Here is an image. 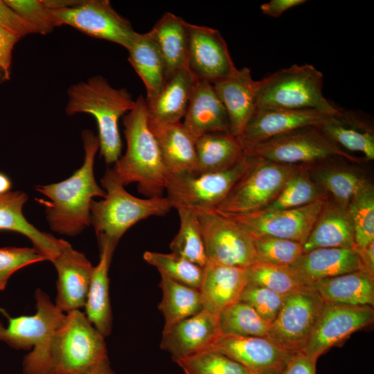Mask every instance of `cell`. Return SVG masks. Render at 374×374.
I'll return each instance as SVG.
<instances>
[{"mask_svg": "<svg viewBox=\"0 0 374 374\" xmlns=\"http://www.w3.org/2000/svg\"><path fill=\"white\" fill-rule=\"evenodd\" d=\"M304 166L258 159L215 210L225 215L261 210L277 196L288 179Z\"/></svg>", "mask_w": 374, "mask_h": 374, "instance_id": "30bf717a", "label": "cell"}, {"mask_svg": "<svg viewBox=\"0 0 374 374\" xmlns=\"http://www.w3.org/2000/svg\"><path fill=\"white\" fill-rule=\"evenodd\" d=\"M290 267L307 286L324 279L362 270L356 247L312 249L303 253Z\"/></svg>", "mask_w": 374, "mask_h": 374, "instance_id": "603a6c76", "label": "cell"}, {"mask_svg": "<svg viewBox=\"0 0 374 374\" xmlns=\"http://www.w3.org/2000/svg\"><path fill=\"white\" fill-rule=\"evenodd\" d=\"M323 73L309 64H294L258 80L257 109H314L337 115L335 107L323 94Z\"/></svg>", "mask_w": 374, "mask_h": 374, "instance_id": "8992f818", "label": "cell"}, {"mask_svg": "<svg viewBox=\"0 0 374 374\" xmlns=\"http://www.w3.org/2000/svg\"><path fill=\"white\" fill-rule=\"evenodd\" d=\"M209 350L227 356L251 374H280L294 353L268 337L224 335Z\"/></svg>", "mask_w": 374, "mask_h": 374, "instance_id": "2e32d148", "label": "cell"}, {"mask_svg": "<svg viewBox=\"0 0 374 374\" xmlns=\"http://www.w3.org/2000/svg\"><path fill=\"white\" fill-rule=\"evenodd\" d=\"M143 259L155 267L161 275L171 280L199 290L203 275V267L173 253H163L147 251Z\"/></svg>", "mask_w": 374, "mask_h": 374, "instance_id": "60d3db41", "label": "cell"}, {"mask_svg": "<svg viewBox=\"0 0 374 374\" xmlns=\"http://www.w3.org/2000/svg\"><path fill=\"white\" fill-rule=\"evenodd\" d=\"M332 116L314 109H256L239 140L242 147L256 144L298 129L319 127Z\"/></svg>", "mask_w": 374, "mask_h": 374, "instance_id": "ffe728a7", "label": "cell"}, {"mask_svg": "<svg viewBox=\"0 0 374 374\" xmlns=\"http://www.w3.org/2000/svg\"><path fill=\"white\" fill-rule=\"evenodd\" d=\"M249 374H251V373H249Z\"/></svg>", "mask_w": 374, "mask_h": 374, "instance_id": "6f0895ef", "label": "cell"}, {"mask_svg": "<svg viewBox=\"0 0 374 374\" xmlns=\"http://www.w3.org/2000/svg\"><path fill=\"white\" fill-rule=\"evenodd\" d=\"M19 39L0 26V84L10 80L12 53Z\"/></svg>", "mask_w": 374, "mask_h": 374, "instance_id": "681fc988", "label": "cell"}, {"mask_svg": "<svg viewBox=\"0 0 374 374\" xmlns=\"http://www.w3.org/2000/svg\"><path fill=\"white\" fill-rule=\"evenodd\" d=\"M373 319L372 306L326 303L302 352L317 359Z\"/></svg>", "mask_w": 374, "mask_h": 374, "instance_id": "9a60e30c", "label": "cell"}, {"mask_svg": "<svg viewBox=\"0 0 374 374\" xmlns=\"http://www.w3.org/2000/svg\"><path fill=\"white\" fill-rule=\"evenodd\" d=\"M325 303L310 286L287 295L267 337L291 352L302 351Z\"/></svg>", "mask_w": 374, "mask_h": 374, "instance_id": "7c38bea8", "label": "cell"}, {"mask_svg": "<svg viewBox=\"0 0 374 374\" xmlns=\"http://www.w3.org/2000/svg\"><path fill=\"white\" fill-rule=\"evenodd\" d=\"M326 200H319L292 209L223 215L241 226L252 238L272 237L303 244Z\"/></svg>", "mask_w": 374, "mask_h": 374, "instance_id": "4fadbf2b", "label": "cell"}, {"mask_svg": "<svg viewBox=\"0 0 374 374\" xmlns=\"http://www.w3.org/2000/svg\"><path fill=\"white\" fill-rule=\"evenodd\" d=\"M256 254V262L290 266L303 253V244L290 240L272 238H253Z\"/></svg>", "mask_w": 374, "mask_h": 374, "instance_id": "ee69618b", "label": "cell"}, {"mask_svg": "<svg viewBox=\"0 0 374 374\" xmlns=\"http://www.w3.org/2000/svg\"><path fill=\"white\" fill-rule=\"evenodd\" d=\"M82 374H116L109 365V359H106Z\"/></svg>", "mask_w": 374, "mask_h": 374, "instance_id": "db71d44e", "label": "cell"}, {"mask_svg": "<svg viewBox=\"0 0 374 374\" xmlns=\"http://www.w3.org/2000/svg\"><path fill=\"white\" fill-rule=\"evenodd\" d=\"M222 335L267 337L270 325L249 304L238 301L218 315Z\"/></svg>", "mask_w": 374, "mask_h": 374, "instance_id": "f35d334b", "label": "cell"}, {"mask_svg": "<svg viewBox=\"0 0 374 374\" xmlns=\"http://www.w3.org/2000/svg\"><path fill=\"white\" fill-rule=\"evenodd\" d=\"M67 95L66 114L86 113L95 118L100 155L107 164L115 163L122 148L118 120L134 107L136 100L126 89L112 87L101 75L70 86Z\"/></svg>", "mask_w": 374, "mask_h": 374, "instance_id": "277c9868", "label": "cell"}, {"mask_svg": "<svg viewBox=\"0 0 374 374\" xmlns=\"http://www.w3.org/2000/svg\"><path fill=\"white\" fill-rule=\"evenodd\" d=\"M334 161L308 166L309 173L329 199L347 208L352 198L368 181L355 168L335 164Z\"/></svg>", "mask_w": 374, "mask_h": 374, "instance_id": "d6a6232c", "label": "cell"}, {"mask_svg": "<svg viewBox=\"0 0 374 374\" xmlns=\"http://www.w3.org/2000/svg\"><path fill=\"white\" fill-rule=\"evenodd\" d=\"M247 284V267L207 262L199 288L203 310L218 316L240 301Z\"/></svg>", "mask_w": 374, "mask_h": 374, "instance_id": "7402d4cb", "label": "cell"}, {"mask_svg": "<svg viewBox=\"0 0 374 374\" xmlns=\"http://www.w3.org/2000/svg\"><path fill=\"white\" fill-rule=\"evenodd\" d=\"M123 123L127 149L112 169L124 186L137 183L139 191L145 196L162 197L170 174L149 127L143 96L137 98L134 107L123 116Z\"/></svg>", "mask_w": 374, "mask_h": 374, "instance_id": "3957f363", "label": "cell"}, {"mask_svg": "<svg viewBox=\"0 0 374 374\" xmlns=\"http://www.w3.org/2000/svg\"><path fill=\"white\" fill-rule=\"evenodd\" d=\"M357 248L374 242V187L368 181L352 198L347 208Z\"/></svg>", "mask_w": 374, "mask_h": 374, "instance_id": "ab89813d", "label": "cell"}, {"mask_svg": "<svg viewBox=\"0 0 374 374\" xmlns=\"http://www.w3.org/2000/svg\"><path fill=\"white\" fill-rule=\"evenodd\" d=\"M196 80L188 68L180 69L167 79L156 98L145 101L150 129L181 122Z\"/></svg>", "mask_w": 374, "mask_h": 374, "instance_id": "d4e9b609", "label": "cell"}, {"mask_svg": "<svg viewBox=\"0 0 374 374\" xmlns=\"http://www.w3.org/2000/svg\"><path fill=\"white\" fill-rule=\"evenodd\" d=\"M82 138L84 159L81 168L62 181L35 188L50 199L39 202L46 206L51 229L70 236L79 234L91 224L93 198L106 197L105 190L98 185L93 173L95 155L100 148L98 138L89 130L82 132Z\"/></svg>", "mask_w": 374, "mask_h": 374, "instance_id": "7a4b0ae2", "label": "cell"}, {"mask_svg": "<svg viewBox=\"0 0 374 374\" xmlns=\"http://www.w3.org/2000/svg\"><path fill=\"white\" fill-rule=\"evenodd\" d=\"M127 51L131 65L145 84V101L149 102L160 93L168 79L163 58L148 32L139 33Z\"/></svg>", "mask_w": 374, "mask_h": 374, "instance_id": "836d02e7", "label": "cell"}, {"mask_svg": "<svg viewBox=\"0 0 374 374\" xmlns=\"http://www.w3.org/2000/svg\"><path fill=\"white\" fill-rule=\"evenodd\" d=\"M50 3L59 26H71L90 37L108 40L127 50L139 35L108 0H51Z\"/></svg>", "mask_w": 374, "mask_h": 374, "instance_id": "9c48e42d", "label": "cell"}, {"mask_svg": "<svg viewBox=\"0 0 374 374\" xmlns=\"http://www.w3.org/2000/svg\"><path fill=\"white\" fill-rule=\"evenodd\" d=\"M257 161L258 158L244 154L234 166L222 171L170 175L166 197L177 210H215Z\"/></svg>", "mask_w": 374, "mask_h": 374, "instance_id": "ba28073f", "label": "cell"}, {"mask_svg": "<svg viewBox=\"0 0 374 374\" xmlns=\"http://www.w3.org/2000/svg\"><path fill=\"white\" fill-rule=\"evenodd\" d=\"M159 286L163 293L159 303V310L164 317L163 332L203 310L199 290L177 283L163 275H161Z\"/></svg>", "mask_w": 374, "mask_h": 374, "instance_id": "d590c367", "label": "cell"}, {"mask_svg": "<svg viewBox=\"0 0 374 374\" xmlns=\"http://www.w3.org/2000/svg\"><path fill=\"white\" fill-rule=\"evenodd\" d=\"M177 211L179 229L170 249L172 253L204 267L207 258L198 215L189 209L180 208Z\"/></svg>", "mask_w": 374, "mask_h": 374, "instance_id": "74e56055", "label": "cell"}, {"mask_svg": "<svg viewBox=\"0 0 374 374\" xmlns=\"http://www.w3.org/2000/svg\"><path fill=\"white\" fill-rule=\"evenodd\" d=\"M106 197L93 200L90 220L98 240L105 238L117 245L123 235L138 222L151 216H161L172 208L166 197L138 198L124 188L113 169H108L101 179Z\"/></svg>", "mask_w": 374, "mask_h": 374, "instance_id": "5b68a950", "label": "cell"}, {"mask_svg": "<svg viewBox=\"0 0 374 374\" xmlns=\"http://www.w3.org/2000/svg\"><path fill=\"white\" fill-rule=\"evenodd\" d=\"M185 374H249L242 365L213 350L175 361Z\"/></svg>", "mask_w": 374, "mask_h": 374, "instance_id": "7bdbcfd3", "label": "cell"}, {"mask_svg": "<svg viewBox=\"0 0 374 374\" xmlns=\"http://www.w3.org/2000/svg\"><path fill=\"white\" fill-rule=\"evenodd\" d=\"M248 283L265 287L283 296L307 287L290 266L256 262L247 267Z\"/></svg>", "mask_w": 374, "mask_h": 374, "instance_id": "b9f144b4", "label": "cell"}, {"mask_svg": "<svg viewBox=\"0 0 374 374\" xmlns=\"http://www.w3.org/2000/svg\"><path fill=\"white\" fill-rule=\"evenodd\" d=\"M328 195L312 179L308 166L293 175L277 196L263 211H275L299 208L319 200H326Z\"/></svg>", "mask_w": 374, "mask_h": 374, "instance_id": "8d00e7d4", "label": "cell"}, {"mask_svg": "<svg viewBox=\"0 0 374 374\" xmlns=\"http://www.w3.org/2000/svg\"><path fill=\"white\" fill-rule=\"evenodd\" d=\"M196 213L207 262L246 268L257 262L253 239L241 226L215 210Z\"/></svg>", "mask_w": 374, "mask_h": 374, "instance_id": "8fae6325", "label": "cell"}, {"mask_svg": "<svg viewBox=\"0 0 374 374\" xmlns=\"http://www.w3.org/2000/svg\"><path fill=\"white\" fill-rule=\"evenodd\" d=\"M182 124L195 141L210 133H230L226 112L211 83L197 79Z\"/></svg>", "mask_w": 374, "mask_h": 374, "instance_id": "cb8c5ba5", "label": "cell"}, {"mask_svg": "<svg viewBox=\"0 0 374 374\" xmlns=\"http://www.w3.org/2000/svg\"><path fill=\"white\" fill-rule=\"evenodd\" d=\"M362 270L374 277V242L364 248H357Z\"/></svg>", "mask_w": 374, "mask_h": 374, "instance_id": "f5cc1de1", "label": "cell"}, {"mask_svg": "<svg viewBox=\"0 0 374 374\" xmlns=\"http://www.w3.org/2000/svg\"><path fill=\"white\" fill-rule=\"evenodd\" d=\"M11 181L5 174L0 172V195L5 194L11 188Z\"/></svg>", "mask_w": 374, "mask_h": 374, "instance_id": "11a10c76", "label": "cell"}, {"mask_svg": "<svg viewBox=\"0 0 374 374\" xmlns=\"http://www.w3.org/2000/svg\"><path fill=\"white\" fill-rule=\"evenodd\" d=\"M310 287L325 303L374 305V277L362 270L324 279Z\"/></svg>", "mask_w": 374, "mask_h": 374, "instance_id": "1f68e13d", "label": "cell"}, {"mask_svg": "<svg viewBox=\"0 0 374 374\" xmlns=\"http://www.w3.org/2000/svg\"><path fill=\"white\" fill-rule=\"evenodd\" d=\"M305 2V0H271L262 4L260 9L266 15L278 17L286 10Z\"/></svg>", "mask_w": 374, "mask_h": 374, "instance_id": "816d5d0a", "label": "cell"}, {"mask_svg": "<svg viewBox=\"0 0 374 374\" xmlns=\"http://www.w3.org/2000/svg\"><path fill=\"white\" fill-rule=\"evenodd\" d=\"M51 262L57 273L55 304L64 313L80 310L86 302L93 266L65 240Z\"/></svg>", "mask_w": 374, "mask_h": 374, "instance_id": "ac0fdd59", "label": "cell"}, {"mask_svg": "<svg viewBox=\"0 0 374 374\" xmlns=\"http://www.w3.org/2000/svg\"><path fill=\"white\" fill-rule=\"evenodd\" d=\"M317 127L326 138L346 152L361 153L366 161L374 159L373 128L363 115L340 109L339 114L332 116Z\"/></svg>", "mask_w": 374, "mask_h": 374, "instance_id": "484cf974", "label": "cell"}, {"mask_svg": "<svg viewBox=\"0 0 374 374\" xmlns=\"http://www.w3.org/2000/svg\"><path fill=\"white\" fill-rule=\"evenodd\" d=\"M0 26L19 38L30 33H37L36 28L20 15L0 0Z\"/></svg>", "mask_w": 374, "mask_h": 374, "instance_id": "c3c4849f", "label": "cell"}, {"mask_svg": "<svg viewBox=\"0 0 374 374\" xmlns=\"http://www.w3.org/2000/svg\"><path fill=\"white\" fill-rule=\"evenodd\" d=\"M188 68L197 80L213 84L237 69L227 44L215 28L188 23Z\"/></svg>", "mask_w": 374, "mask_h": 374, "instance_id": "e0dca14e", "label": "cell"}, {"mask_svg": "<svg viewBox=\"0 0 374 374\" xmlns=\"http://www.w3.org/2000/svg\"><path fill=\"white\" fill-rule=\"evenodd\" d=\"M35 300L34 314L8 317L6 326L0 321V341L15 349H32L30 356L44 350L65 316L42 290H36Z\"/></svg>", "mask_w": 374, "mask_h": 374, "instance_id": "5bb4252c", "label": "cell"}, {"mask_svg": "<svg viewBox=\"0 0 374 374\" xmlns=\"http://www.w3.org/2000/svg\"><path fill=\"white\" fill-rule=\"evenodd\" d=\"M195 175L222 171L234 166L244 154L239 139L231 133L216 132L195 141Z\"/></svg>", "mask_w": 374, "mask_h": 374, "instance_id": "e575fe53", "label": "cell"}, {"mask_svg": "<svg viewBox=\"0 0 374 374\" xmlns=\"http://www.w3.org/2000/svg\"><path fill=\"white\" fill-rule=\"evenodd\" d=\"M354 229L347 208L328 199L306 240L303 253L318 248H355Z\"/></svg>", "mask_w": 374, "mask_h": 374, "instance_id": "f1b7e54d", "label": "cell"}, {"mask_svg": "<svg viewBox=\"0 0 374 374\" xmlns=\"http://www.w3.org/2000/svg\"><path fill=\"white\" fill-rule=\"evenodd\" d=\"M285 297L265 287L248 283L241 294L240 301L251 305L271 326Z\"/></svg>", "mask_w": 374, "mask_h": 374, "instance_id": "f6af8a7d", "label": "cell"}, {"mask_svg": "<svg viewBox=\"0 0 374 374\" xmlns=\"http://www.w3.org/2000/svg\"><path fill=\"white\" fill-rule=\"evenodd\" d=\"M212 84L226 112L230 133L239 139L257 109L258 80L252 78L250 69L243 67Z\"/></svg>", "mask_w": 374, "mask_h": 374, "instance_id": "44dd1931", "label": "cell"}, {"mask_svg": "<svg viewBox=\"0 0 374 374\" xmlns=\"http://www.w3.org/2000/svg\"><path fill=\"white\" fill-rule=\"evenodd\" d=\"M221 335L218 316L202 310L163 332L160 348L175 362L209 350Z\"/></svg>", "mask_w": 374, "mask_h": 374, "instance_id": "d6986e66", "label": "cell"}, {"mask_svg": "<svg viewBox=\"0 0 374 374\" xmlns=\"http://www.w3.org/2000/svg\"><path fill=\"white\" fill-rule=\"evenodd\" d=\"M5 3L34 26L37 33L47 34L59 26L48 0H5Z\"/></svg>", "mask_w": 374, "mask_h": 374, "instance_id": "bcb514c9", "label": "cell"}, {"mask_svg": "<svg viewBox=\"0 0 374 374\" xmlns=\"http://www.w3.org/2000/svg\"><path fill=\"white\" fill-rule=\"evenodd\" d=\"M98 240L100 260L93 269L84 313L91 323L106 337L109 335L112 327L108 272L116 244L105 238Z\"/></svg>", "mask_w": 374, "mask_h": 374, "instance_id": "4316f807", "label": "cell"}, {"mask_svg": "<svg viewBox=\"0 0 374 374\" xmlns=\"http://www.w3.org/2000/svg\"><path fill=\"white\" fill-rule=\"evenodd\" d=\"M0 312L3 313L5 316H6L8 318L9 317L7 312H6L5 310H3V308H0Z\"/></svg>", "mask_w": 374, "mask_h": 374, "instance_id": "9f6ffc18", "label": "cell"}, {"mask_svg": "<svg viewBox=\"0 0 374 374\" xmlns=\"http://www.w3.org/2000/svg\"><path fill=\"white\" fill-rule=\"evenodd\" d=\"M166 64L168 78L188 68V22L172 12H166L148 32Z\"/></svg>", "mask_w": 374, "mask_h": 374, "instance_id": "f546056e", "label": "cell"}, {"mask_svg": "<svg viewBox=\"0 0 374 374\" xmlns=\"http://www.w3.org/2000/svg\"><path fill=\"white\" fill-rule=\"evenodd\" d=\"M108 359L105 337L80 310L65 313L44 349L27 355L24 374H82Z\"/></svg>", "mask_w": 374, "mask_h": 374, "instance_id": "6da1fadb", "label": "cell"}, {"mask_svg": "<svg viewBox=\"0 0 374 374\" xmlns=\"http://www.w3.org/2000/svg\"><path fill=\"white\" fill-rule=\"evenodd\" d=\"M170 175L194 173L197 166L195 139L181 122L151 129Z\"/></svg>", "mask_w": 374, "mask_h": 374, "instance_id": "4dcf8cb0", "label": "cell"}, {"mask_svg": "<svg viewBox=\"0 0 374 374\" xmlns=\"http://www.w3.org/2000/svg\"><path fill=\"white\" fill-rule=\"evenodd\" d=\"M27 199V195L19 190L0 195V230L15 231L26 235L39 253L47 260L52 261L60 252L64 240L40 231L27 221L22 213Z\"/></svg>", "mask_w": 374, "mask_h": 374, "instance_id": "83f0119b", "label": "cell"}, {"mask_svg": "<svg viewBox=\"0 0 374 374\" xmlns=\"http://www.w3.org/2000/svg\"><path fill=\"white\" fill-rule=\"evenodd\" d=\"M317 361L302 351L295 352L280 374H316Z\"/></svg>", "mask_w": 374, "mask_h": 374, "instance_id": "f907efd6", "label": "cell"}, {"mask_svg": "<svg viewBox=\"0 0 374 374\" xmlns=\"http://www.w3.org/2000/svg\"><path fill=\"white\" fill-rule=\"evenodd\" d=\"M242 148L246 154L286 165L311 166L335 159L361 165L365 161L341 149L317 127L298 129Z\"/></svg>", "mask_w": 374, "mask_h": 374, "instance_id": "52a82bcc", "label": "cell"}, {"mask_svg": "<svg viewBox=\"0 0 374 374\" xmlns=\"http://www.w3.org/2000/svg\"><path fill=\"white\" fill-rule=\"evenodd\" d=\"M34 247L0 248V290H3L11 275L27 265L46 260Z\"/></svg>", "mask_w": 374, "mask_h": 374, "instance_id": "7dc6e473", "label": "cell"}]
</instances>
